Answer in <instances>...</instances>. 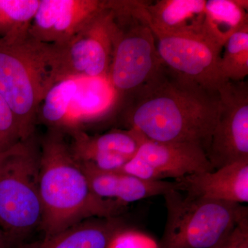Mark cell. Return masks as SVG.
I'll return each mask as SVG.
<instances>
[{
	"label": "cell",
	"mask_w": 248,
	"mask_h": 248,
	"mask_svg": "<svg viewBox=\"0 0 248 248\" xmlns=\"http://www.w3.org/2000/svg\"><path fill=\"white\" fill-rule=\"evenodd\" d=\"M52 45L30 35L0 39V94L16 116L22 141L35 137L41 102L56 83Z\"/></svg>",
	"instance_id": "obj_3"
},
{
	"label": "cell",
	"mask_w": 248,
	"mask_h": 248,
	"mask_svg": "<svg viewBox=\"0 0 248 248\" xmlns=\"http://www.w3.org/2000/svg\"><path fill=\"white\" fill-rule=\"evenodd\" d=\"M79 164L94 195L126 206L133 202L178 190L176 181H147L122 171H103L91 165Z\"/></svg>",
	"instance_id": "obj_14"
},
{
	"label": "cell",
	"mask_w": 248,
	"mask_h": 248,
	"mask_svg": "<svg viewBox=\"0 0 248 248\" xmlns=\"http://www.w3.org/2000/svg\"><path fill=\"white\" fill-rule=\"evenodd\" d=\"M39 163L40 146L35 137L0 156V231L9 248L24 244L42 226Z\"/></svg>",
	"instance_id": "obj_4"
},
{
	"label": "cell",
	"mask_w": 248,
	"mask_h": 248,
	"mask_svg": "<svg viewBox=\"0 0 248 248\" xmlns=\"http://www.w3.org/2000/svg\"><path fill=\"white\" fill-rule=\"evenodd\" d=\"M120 217L93 218L51 236L16 248H108L116 233L125 228Z\"/></svg>",
	"instance_id": "obj_16"
},
{
	"label": "cell",
	"mask_w": 248,
	"mask_h": 248,
	"mask_svg": "<svg viewBox=\"0 0 248 248\" xmlns=\"http://www.w3.org/2000/svg\"><path fill=\"white\" fill-rule=\"evenodd\" d=\"M223 47L221 58L223 76L228 81H244L248 75V25L233 34Z\"/></svg>",
	"instance_id": "obj_20"
},
{
	"label": "cell",
	"mask_w": 248,
	"mask_h": 248,
	"mask_svg": "<svg viewBox=\"0 0 248 248\" xmlns=\"http://www.w3.org/2000/svg\"><path fill=\"white\" fill-rule=\"evenodd\" d=\"M144 1L110 0L116 32L108 79L117 101L128 100L163 66L156 39L147 21Z\"/></svg>",
	"instance_id": "obj_5"
},
{
	"label": "cell",
	"mask_w": 248,
	"mask_h": 248,
	"mask_svg": "<svg viewBox=\"0 0 248 248\" xmlns=\"http://www.w3.org/2000/svg\"><path fill=\"white\" fill-rule=\"evenodd\" d=\"M20 141V133L16 116L0 94V156Z\"/></svg>",
	"instance_id": "obj_21"
},
{
	"label": "cell",
	"mask_w": 248,
	"mask_h": 248,
	"mask_svg": "<svg viewBox=\"0 0 248 248\" xmlns=\"http://www.w3.org/2000/svg\"><path fill=\"white\" fill-rule=\"evenodd\" d=\"M78 78L57 81L46 93L37 113V124L42 122L48 129L68 130V107L78 86Z\"/></svg>",
	"instance_id": "obj_18"
},
{
	"label": "cell",
	"mask_w": 248,
	"mask_h": 248,
	"mask_svg": "<svg viewBox=\"0 0 248 248\" xmlns=\"http://www.w3.org/2000/svg\"><path fill=\"white\" fill-rule=\"evenodd\" d=\"M218 95V116L206 154L214 170L248 160V81H228Z\"/></svg>",
	"instance_id": "obj_9"
},
{
	"label": "cell",
	"mask_w": 248,
	"mask_h": 248,
	"mask_svg": "<svg viewBox=\"0 0 248 248\" xmlns=\"http://www.w3.org/2000/svg\"></svg>",
	"instance_id": "obj_26"
},
{
	"label": "cell",
	"mask_w": 248,
	"mask_h": 248,
	"mask_svg": "<svg viewBox=\"0 0 248 248\" xmlns=\"http://www.w3.org/2000/svg\"><path fill=\"white\" fill-rule=\"evenodd\" d=\"M108 248H158V244L144 233L125 227L116 233Z\"/></svg>",
	"instance_id": "obj_22"
},
{
	"label": "cell",
	"mask_w": 248,
	"mask_h": 248,
	"mask_svg": "<svg viewBox=\"0 0 248 248\" xmlns=\"http://www.w3.org/2000/svg\"><path fill=\"white\" fill-rule=\"evenodd\" d=\"M174 181L178 190L193 198L239 204L248 202V160Z\"/></svg>",
	"instance_id": "obj_13"
},
{
	"label": "cell",
	"mask_w": 248,
	"mask_h": 248,
	"mask_svg": "<svg viewBox=\"0 0 248 248\" xmlns=\"http://www.w3.org/2000/svg\"><path fill=\"white\" fill-rule=\"evenodd\" d=\"M163 197L167 217L158 248H215L248 218L243 204L193 198L179 190Z\"/></svg>",
	"instance_id": "obj_6"
},
{
	"label": "cell",
	"mask_w": 248,
	"mask_h": 248,
	"mask_svg": "<svg viewBox=\"0 0 248 248\" xmlns=\"http://www.w3.org/2000/svg\"><path fill=\"white\" fill-rule=\"evenodd\" d=\"M108 4V0H40L29 35L42 43L63 45Z\"/></svg>",
	"instance_id": "obj_11"
},
{
	"label": "cell",
	"mask_w": 248,
	"mask_h": 248,
	"mask_svg": "<svg viewBox=\"0 0 248 248\" xmlns=\"http://www.w3.org/2000/svg\"><path fill=\"white\" fill-rule=\"evenodd\" d=\"M231 234L221 244L217 246L215 248H230V246H231Z\"/></svg>",
	"instance_id": "obj_24"
},
{
	"label": "cell",
	"mask_w": 248,
	"mask_h": 248,
	"mask_svg": "<svg viewBox=\"0 0 248 248\" xmlns=\"http://www.w3.org/2000/svg\"><path fill=\"white\" fill-rule=\"evenodd\" d=\"M40 3V0H0V39L27 37Z\"/></svg>",
	"instance_id": "obj_19"
},
{
	"label": "cell",
	"mask_w": 248,
	"mask_h": 248,
	"mask_svg": "<svg viewBox=\"0 0 248 248\" xmlns=\"http://www.w3.org/2000/svg\"><path fill=\"white\" fill-rule=\"evenodd\" d=\"M39 189L43 220L40 230L51 236L93 218H112L126 205L99 198L73 156L66 132L48 129L39 141Z\"/></svg>",
	"instance_id": "obj_2"
},
{
	"label": "cell",
	"mask_w": 248,
	"mask_h": 248,
	"mask_svg": "<svg viewBox=\"0 0 248 248\" xmlns=\"http://www.w3.org/2000/svg\"><path fill=\"white\" fill-rule=\"evenodd\" d=\"M0 248H9L6 237L1 231H0Z\"/></svg>",
	"instance_id": "obj_25"
},
{
	"label": "cell",
	"mask_w": 248,
	"mask_h": 248,
	"mask_svg": "<svg viewBox=\"0 0 248 248\" xmlns=\"http://www.w3.org/2000/svg\"><path fill=\"white\" fill-rule=\"evenodd\" d=\"M247 0H207L202 36L222 49L233 34L248 25Z\"/></svg>",
	"instance_id": "obj_17"
},
{
	"label": "cell",
	"mask_w": 248,
	"mask_h": 248,
	"mask_svg": "<svg viewBox=\"0 0 248 248\" xmlns=\"http://www.w3.org/2000/svg\"><path fill=\"white\" fill-rule=\"evenodd\" d=\"M116 32L110 0L105 9L61 45H53L57 81L72 78H108Z\"/></svg>",
	"instance_id": "obj_7"
},
{
	"label": "cell",
	"mask_w": 248,
	"mask_h": 248,
	"mask_svg": "<svg viewBox=\"0 0 248 248\" xmlns=\"http://www.w3.org/2000/svg\"><path fill=\"white\" fill-rule=\"evenodd\" d=\"M206 0L145 1L143 9L152 31L165 35H202Z\"/></svg>",
	"instance_id": "obj_15"
},
{
	"label": "cell",
	"mask_w": 248,
	"mask_h": 248,
	"mask_svg": "<svg viewBox=\"0 0 248 248\" xmlns=\"http://www.w3.org/2000/svg\"><path fill=\"white\" fill-rule=\"evenodd\" d=\"M73 156L81 164L103 171H121L135 156L146 138L133 129H113L102 135H91L81 129L66 133Z\"/></svg>",
	"instance_id": "obj_12"
},
{
	"label": "cell",
	"mask_w": 248,
	"mask_h": 248,
	"mask_svg": "<svg viewBox=\"0 0 248 248\" xmlns=\"http://www.w3.org/2000/svg\"><path fill=\"white\" fill-rule=\"evenodd\" d=\"M230 248H248V218L243 220L232 232Z\"/></svg>",
	"instance_id": "obj_23"
},
{
	"label": "cell",
	"mask_w": 248,
	"mask_h": 248,
	"mask_svg": "<svg viewBox=\"0 0 248 248\" xmlns=\"http://www.w3.org/2000/svg\"><path fill=\"white\" fill-rule=\"evenodd\" d=\"M153 32L164 66L184 79L218 94L228 81L221 71V48L202 35Z\"/></svg>",
	"instance_id": "obj_8"
},
{
	"label": "cell",
	"mask_w": 248,
	"mask_h": 248,
	"mask_svg": "<svg viewBox=\"0 0 248 248\" xmlns=\"http://www.w3.org/2000/svg\"><path fill=\"white\" fill-rule=\"evenodd\" d=\"M215 170L202 147L193 143L145 140L122 172L147 181L174 180Z\"/></svg>",
	"instance_id": "obj_10"
},
{
	"label": "cell",
	"mask_w": 248,
	"mask_h": 248,
	"mask_svg": "<svg viewBox=\"0 0 248 248\" xmlns=\"http://www.w3.org/2000/svg\"><path fill=\"white\" fill-rule=\"evenodd\" d=\"M218 103V94L163 65L153 79L127 100L125 124L127 128L137 130L147 140L193 143L207 154Z\"/></svg>",
	"instance_id": "obj_1"
}]
</instances>
